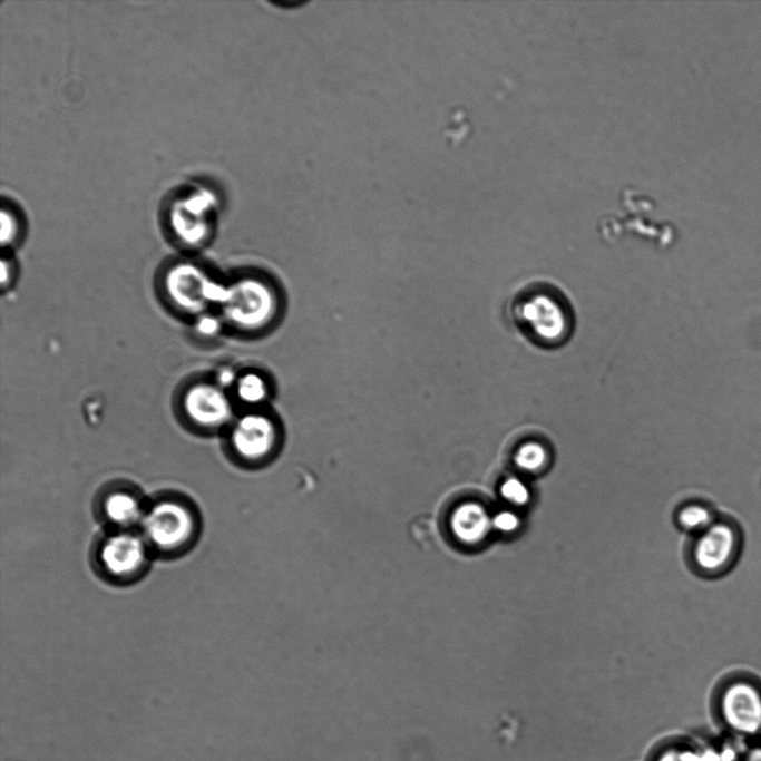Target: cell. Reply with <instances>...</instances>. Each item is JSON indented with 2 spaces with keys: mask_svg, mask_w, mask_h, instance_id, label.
<instances>
[{
  "mask_svg": "<svg viewBox=\"0 0 761 761\" xmlns=\"http://www.w3.org/2000/svg\"><path fill=\"white\" fill-rule=\"evenodd\" d=\"M160 214L168 240L183 251L204 248L214 237L217 203L214 195L202 186L186 184L170 191Z\"/></svg>",
  "mask_w": 761,
  "mask_h": 761,
  "instance_id": "6da1fadb",
  "label": "cell"
},
{
  "mask_svg": "<svg viewBox=\"0 0 761 761\" xmlns=\"http://www.w3.org/2000/svg\"><path fill=\"white\" fill-rule=\"evenodd\" d=\"M138 531L153 555L177 556L195 543L199 516L185 497L164 494L146 504Z\"/></svg>",
  "mask_w": 761,
  "mask_h": 761,
  "instance_id": "7a4b0ae2",
  "label": "cell"
},
{
  "mask_svg": "<svg viewBox=\"0 0 761 761\" xmlns=\"http://www.w3.org/2000/svg\"><path fill=\"white\" fill-rule=\"evenodd\" d=\"M224 286L225 281L192 258L172 261L162 270L158 281L159 293L169 309L194 320L217 309Z\"/></svg>",
  "mask_w": 761,
  "mask_h": 761,
  "instance_id": "3957f363",
  "label": "cell"
},
{
  "mask_svg": "<svg viewBox=\"0 0 761 761\" xmlns=\"http://www.w3.org/2000/svg\"><path fill=\"white\" fill-rule=\"evenodd\" d=\"M274 287L256 274H242L225 281L224 293L216 311L224 325L251 333L264 329L276 314Z\"/></svg>",
  "mask_w": 761,
  "mask_h": 761,
  "instance_id": "277c9868",
  "label": "cell"
},
{
  "mask_svg": "<svg viewBox=\"0 0 761 761\" xmlns=\"http://www.w3.org/2000/svg\"><path fill=\"white\" fill-rule=\"evenodd\" d=\"M152 555L138 529H108L95 544L92 560L104 579L127 584L146 572Z\"/></svg>",
  "mask_w": 761,
  "mask_h": 761,
  "instance_id": "5b68a950",
  "label": "cell"
},
{
  "mask_svg": "<svg viewBox=\"0 0 761 761\" xmlns=\"http://www.w3.org/2000/svg\"><path fill=\"white\" fill-rule=\"evenodd\" d=\"M713 710L723 734L742 742L761 738V689L750 681L736 680L726 684Z\"/></svg>",
  "mask_w": 761,
  "mask_h": 761,
  "instance_id": "8992f818",
  "label": "cell"
},
{
  "mask_svg": "<svg viewBox=\"0 0 761 761\" xmlns=\"http://www.w3.org/2000/svg\"><path fill=\"white\" fill-rule=\"evenodd\" d=\"M178 411L186 425L203 433L227 429L234 420L233 398L215 380L197 379L179 392Z\"/></svg>",
  "mask_w": 761,
  "mask_h": 761,
  "instance_id": "52a82bcc",
  "label": "cell"
},
{
  "mask_svg": "<svg viewBox=\"0 0 761 761\" xmlns=\"http://www.w3.org/2000/svg\"><path fill=\"white\" fill-rule=\"evenodd\" d=\"M226 430L227 447L241 464H263L276 450L279 430L275 420L257 409L234 418Z\"/></svg>",
  "mask_w": 761,
  "mask_h": 761,
  "instance_id": "ba28073f",
  "label": "cell"
},
{
  "mask_svg": "<svg viewBox=\"0 0 761 761\" xmlns=\"http://www.w3.org/2000/svg\"><path fill=\"white\" fill-rule=\"evenodd\" d=\"M516 316L529 335L553 343L568 333L569 314L559 297L544 292L525 295L516 305Z\"/></svg>",
  "mask_w": 761,
  "mask_h": 761,
  "instance_id": "9c48e42d",
  "label": "cell"
},
{
  "mask_svg": "<svg viewBox=\"0 0 761 761\" xmlns=\"http://www.w3.org/2000/svg\"><path fill=\"white\" fill-rule=\"evenodd\" d=\"M146 501L131 486L113 485L100 492L97 500L98 517L108 529H138Z\"/></svg>",
  "mask_w": 761,
  "mask_h": 761,
  "instance_id": "30bf717a",
  "label": "cell"
},
{
  "mask_svg": "<svg viewBox=\"0 0 761 761\" xmlns=\"http://www.w3.org/2000/svg\"><path fill=\"white\" fill-rule=\"evenodd\" d=\"M735 547V536L729 525L718 523L709 526L697 539L694 559L706 572L724 567L731 559Z\"/></svg>",
  "mask_w": 761,
  "mask_h": 761,
  "instance_id": "8fae6325",
  "label": "cell"
},
{
  "mask_svg": "<svg viewBox=\"0 0 761 761\" xmlns=\"http://www.w3.org/2000/svg\"><path fill=\"white\" fill-rule=\"evenodd\" d=\"M448 526L455 539L464 545L479 544L492 528L491 516L476 501L457 505L449 515Z\"/></svg>",
  "mask_w": 761,
  "mask_h": 761,
  "instance_id": "7c38bea8",
  "label": "cell"
},
{
  "mask_svg": "<svg viewBox=\"0 0 761 761\" xmlns=\"http://www.w3.org/2000/svg\"><path fill=\"white\" fill-rule=\"evenodd\" d=\"M1 233L2 252H12L23 241L27 231V218L21 206L10 196L1 199Z\"/></svg>",
  "mask_w": 761,
  "mask_h": 761,
  "instance_id": "4fadbf2b",
  "label": "cell"
},
{
  "mask_svg": "<svg viewBox=\"0 0 761 761\" xmlns=\"http://www.w3.org/2000/svg\"><path fill=\"white\" fill-rule=\"evenodd\" d=\"M233 399L244 406L256 408L269 397V382L257 371H245L236 375L232 386Z\"/></svg>",
  "mask_w": 761,
  "mask_h": 761,
  "instance_id": "5bb4252c",
  "label": "cell"
},
{
  "mask_svg": "<svg viewBox=\"0 0 761 761\" xmlns=\"http://www.w3.org/2000/svg\"><path fill=\"white\" fill-rule=\"evenodd\" d=\"M651 761H704L702 743L687 739L666 742Z\"/></svg>",
  "mask_w": 761,
  "mask_h": 761,
  "instance_id": "9a60e30c",
  "label": "cell"
},
{
  "mask_svg": "<svg viewBox=\"0 0 761 761\" xmlns=\"http://www.w3.org/2000/svg\"><path fill=\"white\" fill-rule=\"evenodd\" d=\"M745 743L723 734L722 738L702 743L704 761H741Z\"/></svg>",
  "mask_w": 761,
  "mask_h": 761,
  "instance_id": "2e32d148",
  "label": "cell"
},
{
  "mask_svg": "<svg viewBox=\"0 0 761 761\" xmlns=\"http://www.w3.org/2000/svg\"><path fill=\"white\" fill-rule=\"evenodd\" d=\"M548 459L545 446L536 440H527L519 445L514 455L515 465L528 472L544 468Z\"/></svg>",
  "mask_w": 761,
  "mask_h": 761,
  "instance_id": "e0dca14e",
  "label": "cell"
},
{
  "mask_svg": "<svg viewBox=\"0 0 761 761\" xmlns=\"http://www.w3.org/2000/svg\"><path fill=\"white\" fill-rule=\"evenodd\" d=\"M500 495L508 503L515 506H524L530 499V491L527 485L517 477H509L500 485Z\"/></svg>",
  "mask_w": 761,
  "mask_h": 761,
  "instance_id": "ac0fdd59",
  "label": "cell"
},
{
  "mask_svg": "<svg viewBox=\"0 0 761 761\" xmlns=\"http://www.w3.org/2000/svg\"><path fill=\"white\" fill-rule=\"evenodd\" d=\"M679 523L686 529H701L711 526L710 511L697 505H690L679 514Z\"/></svg>",
  "mask_w": 761,
  "mask_h": 761,
  "instance_id": "d6986e66",
  "label": "cell"
},
{
  "mask_svg": "<svg viewBox=\"0 0 761 761\" xmlns=\"http://www.w3.org/2000/svg\"><path fill=\"white\" fill-rule=\"evenodd\" d=\"M12 252H3L0 265V284L2 292L9 290L16 282L18 265Z\"/></svg>",
  "mask_w": 761,
  "mask_h": 761,
  "instance_id": "ffe728a7",
  "label": "cell"
},
{
  "mask_svg": "<svg viewBox=\"0 0 761 761\" xmlns=\"http://www.w3.org/2000/svg\"><path fill=\"white\" fill-rule=\"evenodd\" d=\"M519 526V517L510 510L498 511L491 517V527L504 534L514 533Z\"/></svg>",
  "mask_w": 761,
  "mask_h": 761,
  "instance_id": "44dd1931",
  "label": "cell"
},
{
  "mask_svg": "<svg viewBox=\"0 0 761 761\" xmlns=\"http://www.w3.org/2000/svg\"><path fill=\"white\" fill-rule=\"evenodd\" d=\"M741 761H761V740L745 743Z\"/></svg>",
  "mask_w": 761,
  "mask_h": 761,
  "instance_id": "7402d4cb",
  "label": "cell"
},
{
  "mask_svg": "<svg viewBox=\"0 0 761 761\" xmlns=\"http://www.w3.org/2000/svg\"><path fill=\"white\" fill-rule=\"evenodd\" d=\"M304 0H276L274 1L275 6L282 7V8H292V7H300L304 4Z\"/></svg>",
  "mask_w": 761,
  "mask_h": 761,
  "instance_id": "603a6c76",
  "label": "cell"
},
{
  "mask_svg": "<svg viewBox=\"0 0 761 761\" xmlns=\"http://www.w3.org/2000/svg\"><path fill=\"white\" fill-rule=\"evenodd\" d=\"M759 740H761V738Z\"/></svg>",
  "mask_w": 761,
  "mask_h": 761,
  "instance_id": "cb8c5ba5",
  "label": "cell"
}]
</instances>
